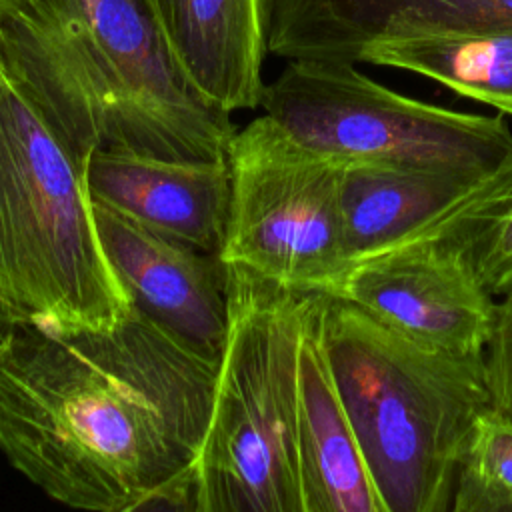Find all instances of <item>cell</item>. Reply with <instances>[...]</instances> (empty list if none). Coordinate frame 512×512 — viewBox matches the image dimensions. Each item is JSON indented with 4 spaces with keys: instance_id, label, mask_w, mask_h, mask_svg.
<instances>
[{
    "instance_id": "1",
    "label": "cell",
    "mask_w": 512,
    "mask_h": 512,
    "mask_svg": "<svg viewBox=\"0 0 512 512\" xmlns=\"http://www.w3.org/2000/svg\"><path fill=\"white\" fill-rule=\"evenodd\" d=\"M216 370L134 304L108 330L16 326L0 354V452L70 508L196 512Z\"/></svg>"
},
{
    "instance_id": "2",
    "label": "cell",
    "mask_w": 512,
    "mask_h": 512,
    "mask_svg": "<svg viewBox=\"0 0 512 512\" xmlns=\"http://www.w3.org/2000/svg\"><path fill=\"white\" fill-rule=\"evenodd\" d=\"M322 340L384 512H450L476 416L492 404L484 356H454L324 296Z\"/></svg>"
},
{
    "instance_id": "3",
    "label": "cell",
    "mask_w": 512,
    "mask_h": 512,
    "mask_svg": "<svg viewBox=\"0 0 512 512\" xmlns=\"http://www.w3.org/2000/svg\"><path fill=\"white\" fill-rule=\"evenodd\" d=\"M0 308L14 326L108 330L132 308L100 238L86 158L0 62Z\"/></svg>"
},
{
    "instance_id": "4",
    "label": "cell",
    "mask_w": 512,
    "mask_h": 512,
    "mask_svg": "<svg viewBox=\"0 0 512 512\" xmlns=\"http://www.w3.org/2000/svg\"><path fill=\"white\" fill-rule=\"evenodd\" d=\"M312 298L228 266V332L190 470L196 512H304L296 394Z\"/></svg>"
},
{
    "instance_id": "5",
    "label": "cell",
    "mask_w": 512,
    "mask_h": 512,
    "mask_svg": "<svg viewBox=\"0 0 512 512\" xmlns=\"http://www.w3.org/2000/svg\"><path fill=\"white\" fill-rule=\"evenodd\" d=\"M260 106L298 144L340 164H424L482 176L512 152L506 114L428 104L350 62L288 60Z\"/></svg>"
},
{
    "instance_id": "6",
    "label": "cell",
    "mask_w": 512,
    "mask_h": 512,
    "mask_svg": "<svg viewBox=\"0 0 512 512\" xmlns=\"http://www.w3.org/2000/svg\"><path fill=\"white\" fill-rule=\"evenodd\" d=\"M0 62L86 160L104 148L228 158L130 80L92 34L80 0H28L0 18Z\"/></svg>"
},
{
    "instance_id": "7",
    "label": "cell",
    "mask_w": 512,
    "mask_h": 512,
    "mask_svg": "<svg viewBox=\"0 0 512 512\" xmlns=\"http://www.w3.org/2000/svg\"><path fill=\"white\" fill-rule=\"evenodd\" d=\"M220 258L296 292L334 296L350 264L340 214L342 164L290 138L266 114L236 130Z\"/></svg>"
},
{
    "instance_id": "8",
    "label": "cell",
    "mask_w": 512,
    "mask_h": 512,
    "mask_svg": "<svg viewBox=\"0 0 512 512\" xmlns=\"http://www.w3.org/2000/svg\"><path fill=\"white\" fill-rule=\"evenodd\" d=\"M332 298L454 356H484L498 300L468 262L434 238H406L352 260Z\"/></svg>"
},
{
    "instance_id": "9",
    "label": "cell",
    "mask_w": 512,
    "mask_h": 512,
    "mask_svg": "<svg viewBox=\"0 0 512 512\" xmlns=\"http://www.w3.org/2000/svg\"><path fill=\"white\" fill-rule=\"evenodd\" d=\"M106 256L130 302L210 360L228 332V264L94 202Z\"/></svg>"
},
{
    "instance_id": "10",
    "label": "cell",
    "mask_w": 512,
    "mask_h": 512,
    "mask_svg": "<svg viewBox=\"0 0 512 512\" xmlns=\"http://www.w3.org/2000/svg\"><path fill=\"white\" fill-rule=\"evenodd\" d=\"M512 32V0H270L268 52L356 64L376 42Z\"/></svg>"
},
{
    "instance_id": "11",
    "label": "cell",
    "mask_w": 512,
    "mask_h": 512,
    "mask_svg": "<svg viewBox=\"0 0 512 512\" xmlns=\"http://www.w3.org/2000/svg\"><path fill=\"white\" fill-rule=\"evenodd\" d=\"M86 180L94 202L220 256L232 190L228 158H164L104 148L88 156Z\"/></svg>"
},
{
    "instance_id": "12",
    "label": "cell",
    "mask_w": 512,
    "mask_h": 512,
    "mask_svg": "<svg viewBox=\"0 0 512 512\" xmlns=\"http://www.w3.org/2000/svg\"><path fill=\"white\" fill-rule=\"evenodd\" d=\"M190 84L232 114L260 106L270 0H140Z\"/></svg>"
},
{
    "instance_id": "13",
    "label": "cell",
    "mask_w": 512,
    "mask_h": 512,
    "mask_svg": "<svg viewBox=\"0 0 512 512\" xmlns=\"http://www.w3.org/2000/svg\"><path fill=\"white\" fill-rule=\"evenodd\" d=\"M322 304L324 294H314L298 346L296 438L304 512H384L326 356Z\"/></svg>"
},
{
    "instance_id": "14",
    "label": "cell",
    "mask_w": 512,
    "mask_h": 512,
    "mask_svg": "<svg viewBox=\"0 0 512 512\" xmlns=\"http://www.w3.org/2000/svg\"><path fill=\"white\" fill-rule=\"evenodd\" d=\"M476 178L480 176L424 164H342L340 214L348 260L378 252L408 236Z\"/></svg>"
},
{
    "instance_id": "15",
    "label": "cell",
    "mask_w": 512,
    "mask_h": 512,
    "mask_svg": "<svg viewBox=\"0 0 512 512\" xmlns=\"http://www.w3.org/2000/svg\"><path fill=\"white\" fill-rule=\"evenodd\" d=\"M356 64L406 70L512 116V32L376 42Z\"/></svg>"
},
{
    "instance_id": "16",
    "label": "cell",
    "mask_w": 512,
    "mask_h": 512,
    "mask_svg": "<svg viewBox=\"0 0 512 512\" xmlns=\"http://www.w3.org/2000/svg\"><path fill=\"white\" fill-rule=\"evenodd\" d=\"M406 238L452 246L488 294L512 296V152Z\"/></svg>"
},
{
    "instance_id": "17",
    "label": "cell",
    "mask_w": 512,
    "mask_h": 512,
    "mask_svg": "<svg viewBox=\"0 0 512 512\" xmlns=\"http://www.w3.org/2000/svg\"><path fill=\"white\" fill-rule=\"evenodd\" d=\"M450 512H512V412L484 408L464 440Z\"/></svg>"
},
{
    "instance_id": "18",
    "label": "cell",
    "mask_w": 512,
    "mask_h": 512,
    "mask_svg": "<svg viewBox=\"0 0 512 512\" xmlns=\"http://www.w3.org/2000/svg\"><path fill=\"white\" fill-rule=\"evenodd\" d=\"M484 358L492 404L512 412V296L498 300L494 332Z\"/></svg>"
},
{
    "instance_id": "19",
    "label": "cell",
    "mask_w": 512,
    "mask_h": 512,
    "mask_svg": "<svg viewBox=\"0 0 512 512\" xmlns=\"http://www.w3.org/2000/svg\"><path fill=\"white\" fill-rule=\"evenodd\" d=\"M14 330H16V326H14L12 322H8V320L0 314V354H2V350L8 346V342L12 340Z\"/></svg>"
},
{
    "instance_id": "20",
    "label": "cell",
    "mask_w": 512,
    "mask_h": 512,
    "mask_svg": "<svg viewBox=\"0 0 512 512\" xmlns=\"http://www.w3.org/2000/svg\"><path fill=\"white\" fill-rule=\"evenodd\" d=\"M24 2H28V0H0V18H4L10 12H14Z\"/></svg>"
},
{
    "instance_id": "21",
    "label": "cell",
    "mask_w": 512,
    "mask_h": 512,
    "mask_svg": "<svg viewBox=\"0 0 512 512\" xmlns=\"http://www.w3.org/2000/svg\"><path fill=\"white\" fill-rule=\"evenodd\" d=\"M0 314H2V316H4V318H6V314H4V312H2V308H0ZM6 320H8V318H6ZM8 322H10V320H8Z\"/></svg>"
}]
</instances>
